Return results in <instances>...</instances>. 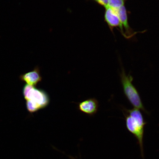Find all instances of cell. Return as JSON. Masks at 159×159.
Wrapping results in <instances>:
<instances>
[{"label":"cell","mask_w":159,"mask_h":159,"mask_svg":"<svg viewBox=\"0 0 159 159\" xmlns=\"http://www.w3.org/2000/svg\"><path fill=\"white\" fill-rule=\"evenodd\" d=\"M78 104L79 110L89 116H93L98 112L99 102L95 98L87 99Z\"/></svg>","instance_id":"obj_6"},{"label":"cell","mask_w":159,"mask_h":159,"mask_svg":"<svg viewBox=\"0 0 159 159\" xmlns=\"http://www.w3.org/2000/svg\"><path fill=\"white\" fill-rule=\"evenodd\" d=\"M20 80L26 84L36 87L42 80L39 67L36 66L33 70L20 75Z\"/></svg>","instance_id":"obj_7"},{"label":"cell","mask_w":159,"mask_h":159,"mask_svg":"<svg viewBox=\"0 0 159 159\" xmlns=\"http://www.w3.org/2000/svg\"><path fill=\"white\" fill-rule=\"evenodd\" d=\"M118 15L120 21L121 34L125 38L129 39L132 38L138 32H135L129 25L128 13L125 6L117 9H115Z\"/></svg>","instance_id":"obj_4"},{"label":"cell","mask_w":159,"mask_h":159,"mask_svg":"<svg viewBox=\"0 0 159 159\" xmlns=\"http://www.w3.org/2000/svg\"><path fill=\"white\" fill-rule=\"evenodd\" d=\"M22 93L26 101L27 110L31 114L46 108L49 104V95L43 89L25 84L23 87Z\"/></svg>","instance_id":"obj_1"},{"label":"cell","mask_w":159,"mask_h":159,"mask_svg":"<svg viewBox=\"0 0 159 159\" xmlns=\"http://www.w3.org/2000/svg\"><path fill=\"white\" fill-rule=\"evenodd\" d=\"M120 75L124 94L129 102L135 108L142 111L145 114H150L144 108L140 94L133 84V77L130 74L126 75L123 67Z\"/></svg>","instance_id":"obj_3"},{"label":"cell","mask_w":159,"mask_h":159,"mask_svg":"<svg viewBox=\"0 0 159 159\" xmlns=\"http://www.w3.org/2000/svg\"><path fill=\"white\" fill-rule=\"evenodd\" d=\"M128 0H108L107 7L113 9H117L125 6V4Z\"/></svg>","instance_id":"obj_8"},{"label":"cell","mask_w":159,"mask_h":159,"mask_svg":"<svg viewBox=\"0 0 159 159\" xmlns=\"http://www.w3.org/2000/svg\"><path fill=\"white\" fill-rule=\"evenodd\" d=\"M104 18L105 21L108 25L109 29L113 33H114L113 30L115 28H119V31L120 32V21L115 9L108 7H105Z\"/></svg>","instance_id":"obj_5"},{"label":"cell","mask_w":159,"mask_h":159,"mask_svg":"<svg viewBox=\"0 0 159 159\" xmlns=\"http://www.w3.org/2000/svg\"><path fill=\"white\" fill-rule=\"evenodd\" d=\"M122 110L125 117L126 128L138 139L143 152L144 128L147 122L139 109L135 108L129 109L122 107Z\"/></svg>","instance_id":"obj_2"},{"label":"cell","mask_w":159,"mask_h":159,"mask_svg":"<svg viewBox=\"0 0 159 159\" xmlns=\"http://www.w3.org/2000/svg\"><path fill=\"white\" fill-rule=\"evenodd\" d=\"M87 1H90V0H87ZM91 1L95 2L99 5L105 8L108 6V0H91Z\"/></svg>","instance_id":"obj_9"}]
</instances>
